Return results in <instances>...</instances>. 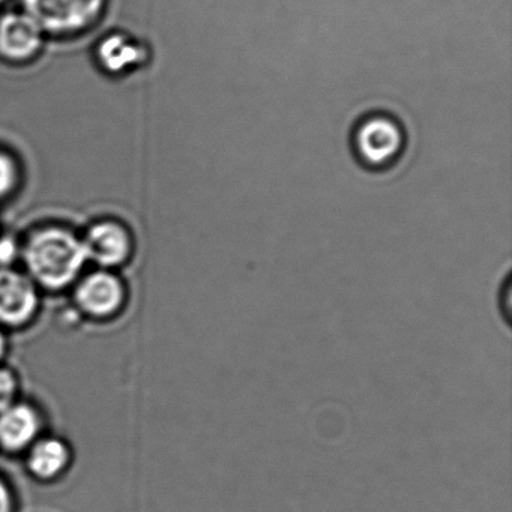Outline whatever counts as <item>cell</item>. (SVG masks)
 I'll return each instance as SVG.
<instances>
[{"label":"cell","mask_w":512,"mask_h":512,"mask_svg":"<svg viewBox=\"0 0 512 512\" xmlns=\"http://www.w3.org/2000/svg\"><path fill=\"white\" fill-rule=\"evenodd\" d=\"M8 2H10V0H0V10H2Z\"/></svg>","instance_id":"2e32d148"},{"label":"cell","mask_w":512,"mask_h":512,"mask_svg":"<svg viewBox=\"0 0 512 512\" xmlns=\"http://www.w3.org/2000/svg\"><path fill=\"white\" fill-rule=\"evenodd\" d=\"M8 352H10L8 331H5V329L0 326V364H4L5 358L8 356Z\"/></svg>","instance_id":"9a60e30c"},{"label":"cell","mask_w":512,"mask_h":512,"mask_svg":"<svg viewBox=\"0 0 512 512\" xmlns=\"http://www.w3.org/2000/svg\"><path fill=\"white\" fill-rule=\"evenodd\" d=\"M22 242L7 233H0V268H13L20 263Z\"/></svg>","instance_id":"4fadbf2b"},{"label":"cell","mask_w":512,"mask_h":512,"mask_svg":"<svg viewBox=\"0 0 512 512\" xmlns=\"http://www.w3.org/2000/svg\"><path fill=\"white\" fill-rule=\"evenodd\" d=\"M20 242L23 271L41 292L71 289L89 265L80 233L64 224L35 227Z\"/></svg>","instance_id":"6da1fadb"},{"label":"cell","mask_w":512,"mask_h":512,"mask_svg":"<svg viewBox=\"0 0 512 512\" xmlns=\"http://www.w3.org/2000/svg\"><path fill=\"white\" fill-rule=\"evenodd\" d=\"M23 181L19 158L13 152L0 148V205L16 196Z\"/></svg>","instance_id":"8fae6325"},{"label":"cell","mask_w":512,"mask_h":512,"mask_svg":"<svg viewBox=\"0 0 512 512\" xmlns=\"http://www.w3.org/2000/svg\"><path fill=\"white\" fill-rule=\"evenodd\" d=\"M0 512H19L16 490L2 473H0Z\"/></svg>","instance_id":"5bb4252c"},{"label":"cell","mask_w":512,"mask_h":512,"mask_svg":"<svg viewBox=\"0 0 512 512\" xmlns=\"http://www.w3.org/2000/svg\"><path fill=\"white\" fill-rule=\"evenodd\" d=\"M46 421L40 407L20 398L0 412V452L23 455L29 446L43 436Z\"/></svg>","instance_id":"ba28073f"},{"label":"cell","mask_w":512,"mask_h":512,"mask_svg":"<svg viewBox=\"0 0 512 512\" xmlns=\"http://www.w3.org/2000/svg\"><path fill=\"white\" fill-rule=\"evenodd\" d=\"M23 457L26 473L35 482L55 484L71 469L73 449L64 437L44 433L29 446Z\"/></svg>","instance_id":"9c48e42d"},{"label":"cell","mask_w":512,"mask_h":512,"mask_svg":"<svg viewBox=\"0 0 512 512\" xmlns=\"http://www.w3.org/2000/svg\"><path fill=\"white\" fill-rule=\"evenodd\" d=\"M355 160L371 172H383L398 163L406 148L403 125L385 112H370L355 122L350 134Z\"/></svg>","instance_id":"7a4b0ae2"},{"label":"cell","mask_w":512,"mask_h":512,"mask_svg":"<svg viewBox=\"0 0 512 512\" xmlns=\"http://www.w3.org/2000/svg\"><path fill=\"white\" fill-rule=\"evenodd\" d=\"M74 308L92 322L116 319L128 304V286L118 271L94 268L71 287Z\"/></svg>","instance_id":"277c9868"},{"label":"cell","mask_w":512,"mask_h":512,"mask_svg":"<svg viewBox=\"0 0 512 512\" xmlns=\"http://www.w3.org/2000/svg\"><path fill=\"white\" fill-rule=\"evenodd\" d=\"M22 392L19 374L13 368L0 364V412L19 401Z\"/></svg>","instance_id":"7c38bea8"},{"label":"cell","mask_w":512,"mask_h":512,"mask_svg":"<svg viewBox=\"0 0 512 512\" xmlns=\"http://www.w3.org/2000/svg\"><path fill=\"white\" fill-rule=\"evenodd\" d=\"M43 292L23 269L0 268V326L5 331L28 328L40 316Z\"/></svg>","instance_id":"8992f818"},{"label":"cell","mask_w":512,"mask_h":512,"mask_svg":"<svg viewBox=\"0 0 512 512\" xmlns=\"http://www.w3.org/2000/svg\"><path fill=\"white\" fill-rule=\"evenodd\" d=\"M109 0H20V8L38 23L47 38H73L103 20Z\"/></svg>","instance_id":"3957f363"},{"label":"cell","mask_w":512,"mask_h":512,"mask_svg":"<svg viewBox=\"0 0 512 512\" xmlns=\"http://www.w3.org/2000/svg\"><path fill=\"white\" fill-rule=\"evenodd\" d=\"M95 58L104 73L122 76L142 68L148 62L149 50L125 32H112L97 44Z\"/></svg>","instance_id":"30bf717a"},{"label":"cell","mask_w":512,"mask_h":512,"mask_svg":"<svg viewBox=\"0 0 512 512\" xmlns=\"http://www.w3.org/2000/svg\"><path fill=\"white\" fill-rule=\"evenodd\" d=\"M49 38L22 8L0 14V61L28 65L43 55Z\"/></svg>","instance_id":"52a82bcc"},{"label":"cell","mask_w":512,"mask_h":512,"mask_svg":"<svg viewBox=\"0 0 512 512\" xmlns=\"http://www.w3.org/2000/svg\"><path fill=\"white\" fill-rule=\"evenodd\" d=\"M86 259L94 268L119 271L128 265L136 251L133 232L115 218H101L89 224L82 233Z\"/></svg>","instance_id":"5b68a950"}]
</instances>
